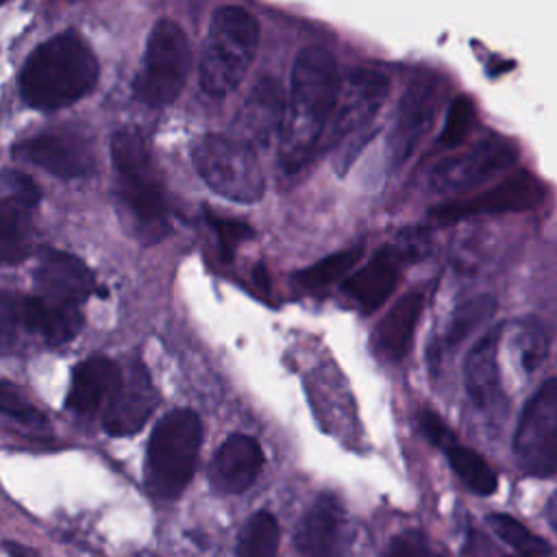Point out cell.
Returning <instances> with one entry per match:
<instances>
[{"mask_svg":"<svg viewBox=\"0 0 557 557\" xmlns=\"http://www.w3.org/2000/svg\"><path fill=\"white\" fill-rule=\"evenodd\" d=\"M442 89L444 87L433 74L416 76L405 89L387 135V161L392 170L403 168L411 159L431 128L442 102Z\"/></svg>","mask_w":557,"mask_h":557,"instance_id":"cell-9","label":"cell"},{"mask_svg":"<svg viewBox=\"0 0 557 557\" xmlns=\"http://www.w3.org/2000/svg\"><path fill=\"white\" fill-rule=\"evenodd\" d=\"M191 52L187 35L170 17L159 20L146 41L141 70L133 81L135 96L150 107H165L178 98L189 74Z\"/></svg>","mask_w":557,"mask_h":557,"instance_id":"cell-7","label":"cell"},{"mask_svg":"<svg viewBox=\"0 0 557 557\" xmlns=\"http://www.w3.org/2000/svg\"><path fill=\"white\" fill-rule=\"evenodd\" d=\"M157 389L141 361H131L122 368L117 387L104 407L102 426L113 437L135 435L157 407Z\"/></svg>","mask_w":557,"mask_h":557,"instance_id":"cell-16","label":"cell"},{"mask_svg":"<svg viewBox=\"0 0 557 557\" xmlns=\"http://www.w3.org/2000/svg\"><path fill=\"white\" fill-rule=\"evenodd\" d=\"M346 511L335 494L322 492L302 516L296 531L300 557H346Z\"/></svg>","mask_w":557,"mask_h":557,"instance_id":"cell-18","label":"cell"},{"mask_svg":"<svg viewBox=\"0 0 557 557\" xmlns=\"http://www.w3.org/2000/svg\"><path fill=\"white\" fill-rule=\"evenodd\" d=\"M398 276H400V255L394 248L383 246L370 257V261L363 268H359L352 276H348V281L344 283V289L359 305L361 311L370 313L379 309L387 300V296L396 289Z\"/></svg>","mask_w":557,"mask_h":557,"instance_id":"cell-23","label":"cell"},{"mask_svg":"<svg viewBox=\"0 0 557 557\" xmlns=\"http://www.w3.org/2000/svg\"><path fill=\"white\" fill-rule=\"evenodd\" d=\"M513 457L527 474H557V379L546 381L522 407L513 433Z\"/></svg>","mask_w":557,"mask_h":557,"instance_id":"cell-8","label":"cell"},{"mask_svg":"<svg viewBox=\"0 0 557 557\" xmlns=\"http://www.w3.org/2000/svg\"><path fill=\"white\" fill-rule=\"evenodd\" d=\"M342 78L333 54L324 48H302L292 65L278 154L285 172H300L326 137ZM326 141V139H324Z\"/></svg>","mask_w":557,"mask_h":557,"instance_id":"cell-1","label":"cell"},{"mask_svg":"<svg viewBox=\"0 0 557 557\" xmlns=\"http://www.w3.org/2000/svg\"><path fill=\"white\" fill-rule=\"evenodd\" d=\"M4 553L9 557H39V553L26 544H20V542H13V540H7L4 542Z\"/></svg>","mask_w":557,"mask_h":557,"instance_id":"cell-36","label":"cell"},{"mask_svg":"<svg viewBox=\"0 0 557 557\" xmlns=\"http://www.w3.org/2000/svg\"><path fill=\"white\" fill-rule=\"evenodd\" d=\"M37 294L67 307L81 309V305L94 294V272L76 255L65 250L46 248L39 255L35 268Z\"/></svg>","mask_w":557,"mask_h":557,"instance_id":"cell-17","label":"cell"},{"mask_svg":"<svg viewBox=\"0 0 557 557\" xmlns=\"http://www.w3.org/2000/svg\"><path fill=\"white\" fill-rule=\"evenodd\" d=\"M0 407L7 418H13L20 424H26V426H44L46 424L44 416L9 381H2V385H0Z\"/></svg>","mask_w":557,"mask_h":557,"instance_id":"cell-32","label":"cell"},{"mask_svg":"<svg viewBox=\"0 0 557 557\" xmlns=\"http://www.w3.org/2000/svg\"><path fill=\"white\" fill-rule=\"evenodd\" d=\"M259 46L257 17L237 4L218 7L200 50L198 78L211 96H226L246 76Z\"/></svg>","mask_w":557,"mask_h":557,"instance_id":"cell-4","label":"cell"},{"mask_svg":"<svg viewBox=\"0 0 557 557\" xmlns=\"http://www.w3.org/2000/svg\"><path fill=\"white\" fill-rule=\"evenodd\" d=\"M424 307V294L420 289H411L396 300V305L387 311L376 329V346L381 355L389 361H400L413 339L416 324L420 320Z\"/></svg>","mask_w":557,"mask_h":557,"instance_id":"cell-24","label":"cell"},{"mask_svg":"<svg viewBox=\"0 0 557 557\" xmlns=\"http://www.w3.org/2000/svg\"><path fill=\"white\" fill-rule=\"evenodd\" d=\"M15 152L59 178H78L94 170V146L78 126H54L26 137Z\"/></svg>","mask_w":557,"mask_h":557,"instance_id":"cell-11","label":"cell"},{"mask_svg":"<svg viewBox=\"0 0 557 557\" xmlns=\"http://www.w3.org/2000/svg\"><path fill=\"white\" fill-rule=\"evenodd\" d=\"M474 117H476V111H474L472 100L468 96H457L446 111L444 128L440 133V146H444V148L459 146L472 131Z\"/></svg>","mask_w":557,"mask_h":557,"instance_id":"cell-30","label":"cell"},{"mask_svg":"<svg viewBox=\"0 0 557 557\" xmlns=\"http://www.w3.org/2000/svg\"><path fill=\"white\" fill-rule=\"evenodd\" d=\"M444 455H446L450 468L455 470V474L474 494L490 496L492 492H496L498 476H496V472L490 468V463L476 450H472V448L459 444V440H455L453 444H448L444 448Z\"/></svg>","mask_w":557,"mask_h":557,"instance_id":"cell-26","label":"cell"},{"mask_svg":"<svg viewBox=\"0 0 557 557\" xmlns=\"http://www.w3.org/2000/svg\"><path fill=\"white\" fill-rule=\"evenodd\" d=\"M487 524L492 531L511 548L518 550V555H529V557H546L550 553L548 542H544L540 535L531 533L522 522L507 513H490Z\"/></svg>","mask_w":557,"mask_h":557,"instance_id":"cell-29","label":"cell"},{"mask_svg":"<svg viewBox=\"0 0 557 557\" xmlns=\"http://www.w3.org/2000/svg\"><path fill=\"white\" fill-rule=\"evenodd\" d=\"M285 115V102L281 94V85L272 78L259 81L248 98L244 100L237 120H235V137L246 141L248 146L268 144L272 135H281Z\"/></svg>","mask_w":557,"mask_h":557,"instance_id":"cell-21","label":"cell"},{"mask_svg":"<svg viewBox=\"0 0 557 557\" xmlns=\"http://www.w3.org/2000/svg\"><path fill=\"white\" fill-rule=\"evenodd\" d=\"M111 165L124 218L144 244H157L170 231V211L161 176L152 163L144 135L120 128L111 137Z\"/></svg>","mask_w":557,"mask_h":557,"instance_id":"cell-3","label":"cell"},{"mask_svg":"<svg viewBox=\"0 0 557 557\" xmlns=\"http://www.w3.org/2000/svg\"><path fill=\"white\" fill-rule=\"evenodd\" d=\"M361 252H363L361 246L337 250V252H333V255L320 259L318 263L298 270V272L294 274V281H296L300 287H305V289H320V287H326V285L335 283L337 278L346 276L348 270H352L355 263L361 259Z\"/></svg>","mask_w":557,"mask_h":557,"instance_id":"cell-28","label":"cell"},{"mask_svg":"<svg viewBox=\"0 0 557 557\" xmlns=\"http://www.w3.org/2000/svg\"><path fill=\"white\" fill-rule=\"evenodd\" d=\"M37 202V185L22 172L4 170L0 198V257L4 265H15L28 255Z\"/></svg>","mask_w":557,"mask_h":557,"instance_id":"cell-14","label":"cell"},{"mask_svg":"<svg viewBox=\"0 0 557 557\" xmlns=\"http://www.w3.org/2000/svg\"><path fill=\"white\" fill-rule=\"evenodd\" d=\"M385 557H444V555L435 550L422 533L407 531L403 535H396L389 542Z\"/></svg>","mask_w":557,"mask_h":557,"instance_id":"cell-34","label":"cell"},{"mask_svg":"<svg viewBox=\"0 0 557 557\" xmlns=\"http://www.w3.org/2000/svg\"><path fill=\"white\" fill-rule=\"evenodd\" d=\"M120 374L122 368L104 355H91L78 361L72 370V383L65 398V407L81 416L96 413L102 405H109L117 387Z\"/></svg>","mask_w":557,"mask_h":557,"instance_id":"cell-22","label":"cell"},{"mask_svg":"<svg viewBox=\"0 0 557 557\" xmlns=\"http://www.w3.org/2000/svg\"><path fill=\"white\" fill-rule=\"evenodd\" d=\"M505 557H529V555H505Z\"/></svg>","mask_w":557,"mask_h":557,"instance_id":"cell-38","label":"cell"},{"mask_svg":"<svg viewBox=\"0 0 557 557\" xmlns=\"http://www.w3.org/2000/svg\"><path fill=\"white\" fill-rule=\"evenodd\" d=\"M139 557H152V555H139Z\"/></svg>","mask_w":557,"mask_h":557,"instance_id":"cell-39","label":"cell"},{"mask_svg":"<svg viewBox=\"0 0 557 557\" xmlns=\"http://www.w3.org/2000/svg\"><path fill=\"white\" fill-rule=\"evenodd\" d=\"M505 324L487 329L470 348L463 363V383L470 400L479 409H492L503 400L500 370H498V348L503 339Z\"/></svg>","mask_w":557,"mask_h":557,"instance_id":"cell-20","label":"cell"},{"mask_svg":"<svg viewBox=\"0 0 557 557\" xmlns=\"http://www.w3.org/2000/svg\"><path fill=\"white\" fill-rule=\"evenodd\" d=\"M496 311V300L490 294H479L468 300H463L450 315L448 324L444 326V333L435 339V346L429 350L431 363L440 361L444 352L455 350L472 331L483 326L492 313Z\"/></svg>","mask_w":557,"mask_h":557,"instance_id":"cell-25","label":"cell"},{"mask_svg":"<svg viewBox=\"0 0 557 557\" xmlns=\"http://www.w3.org/2000/svg\"><path fill=\"white\" fill-rule=\"evenodd\" d=\"M516 154L518 148L513 141L505 137H485L461 154L440 161L433 168L429 183L440 194L466 191L509 170L516 163Z\"/></svg>","mask_w":557,"mask_h":557,"instance_id":"cell-10","label":"cell"},{"mask_svg":"<svg viewBox=\"0 0 557 557\" xmlns=\"http://www.w3.org/2000/svg\"><path fill=\"white\" fill-rule=\"evenodd\" d=\"M26 326L37 333L48 344H65L76 337L83 326L81 309L52 302L39 294L11 298L4 294L2 298V344L11 335V324Z\"/></svg>","mask_w":557,"mask_h":557,"instance_id":"cell-15","label":"cell"},{"mask_svg":"<svg viewBox=\"0 0 557 557\" xmlns=\"http://www.w3.org/2000/svg\"><path fill=\"white\" fill-rule=\"evenodd\" d=\"M278 522L270 511H255L244 524L237 542V557H276Z\"/></svg>","mask_w":557,"mask_h":557,"instance_id":"cell-27","label":"cell"},{"mask_svg":"<svg viewBox=\"0 0 557 557\" xmlns=\"http://www.w3.org/2000/svg\"><path fill=\"white\" fill-rule=\"evenodd\" d=\"M518 337V348H520V361L524 372H533L540 368L548 352V339L544 329L535 320H527L520 329Z\"/></svg>","mask_w":557,"mask_h":557,"instance_id":"cell-31","label":"cell"},{"mask_svg":"<svg viewBox=\"0 0 557 557\" xmlns=\"http://www.w3.org/2000/svg\"><path fill=\"white\" fill-rule=\"evenodd\" d=\"M546 518H548L550 527L557 531V492L546 503Z\"/></svg>","mask_w":557,"mask_h":557,"instance_id":"cell-37","label":"cell"},{"mask_svg":"<svg viewBox=\"0 0 557 557\" xmlns=\"http://www.w3.org/2000/svg\"><path fill=\"white\" fill-rule=\"evenodd\" d=\"M389 89L385 74L368 67H357L342 83L337 107L326 133L324 146H342L361 133L379 113Z\"/></svg>","mask_w":557,"mask_h":557,"instance_id":"cell-12","label":"cell"},{"mask_svg":"<svg viewBox=\"0 0 557 557\" xmlns=\"http://www.w3.org/2000/svg\"><path fill=\"white\" fill-rule=\"evenodd\" d=\"M191 159L198 176L222 198L233 202H257L263 196L265 181L257 152L235 135H202Z\"/></svg>","mask_w":557,"mask_h":557,"instance_id":"cell-6","label":"cell"},{"mask_svg":"<svg viewBox=\"0 0 557 557\" xmlns=\"http://www.w3.org/2000/svg\"><path fill=\"white\" fill-rule=\"evenodd\" d=\"M98 81V61L76 30L39 44L22 65L20 96L39 111H54L87 96Z\"/></svg>","mask_w":557,"mask_h":557,"instance_id":"cell-2","label":"cell"},{"mask_svg":"<svg viewBox=\"0 0 557 557\" xmlns=\"http://www.w3.org/2000/svg\"><path fill=\"white\" fill-rule=\"evenodd\" d=\"M207 222L211 224V228H213V233L218 237V244H220V250H222L224 259H231L233 250L237 248V244L252 235L250 226L246 222H239V220H231V218H220V215L207 213Z\"/></svg>","mask_w":557,"mask_h":557,"instance_id":"cell-33","label":"cell"},{"mask_svg":"<svg viewBox=\"0 0 557 557\" xmlns=\"http://www.w3.org/2000/svg\"><path fill=\"white\" fill-rule=\"evenodd\" d=\"M263 470V450L259 442L244 433L226 437L213 455L209 479L218 492L239 494L248 490Z\"/></svg>","mask_w":557,"mask_h":557,"instance_id":"cell-19","label":"cell"},{"mask_svg":"<svg viewBox=\"0 0 557 557\" xmlns=\"http://www.w3.org/2000/svg\"><path fill=\"white\" fill-rule=\"evenodd\" d=\"M202 442V422L191 409L168 411L150 433L146 485L152 496L176 498L194 476Z\"/></svg>","mask_w":557,"mask_h":557,"instance_id":"cell-5","label":"cell"},{"mask_svg":"<svg viewBox=\"0 0 557 557\" xmlns=\"http://www.w3.org/2000/svg\"><path fill=\"white\" fill-rule=\"evenodd\" d=\"M546 198V187L531 172H518L498 185L490 187L483 194H476L466 200H450L431 211L435 220L455 222L476 215H500V213H520L540 207Z\"/></svg>","mask_w":557,"mask_h":557,"instance_id":"cell-13","label":"cell"},{"mask_svg":"<svg viewBox=\"0 0 557 557\" xmlns=\"http://www.w3.org/2000/svg\"><path fill=\"white\" fill-rule=\"evenodd\" d=\"M420 429L422 433L426 435V440L437 446L440 450H444L448 444H453L457 440V435L448 429V424L435 413V411H429V409H422L420 411Z\"/></svg>","mask_w":557,"mask_h":557,"instance_id":"cell-35","label":"cell"}]
</instances>
